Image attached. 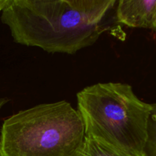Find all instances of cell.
Masks as SVG:
<instances>
[{"instance_id":"1","label":"cell","mask_w":156,"mask_h":156,"mask_svg":"<svg viewBox=\"0 0 156 156\" xmlns=\"http://www.w3.org/2000/svg\"><path fill=\"white\" fill-rule=\"evenodd\" d=\"M115 0H8L1 20L17 44L74 54L108 29Z\"/></svg>"},{"instance_id":"2","label":"cell","mask_w":156,"mask_h":156,"mask_svg":"<svg viewBox=\"0 0 156 156\" xmlns=\"http://www.w3.org/2000/svg\"><path fill=\"white\" fill-rule=\"evenodd\" d=\"M76 98L86 136L128 153L143 154L151 106L131 85L97 83L81 90Z\"/></svg>"},{"instance_id":"3","label":"cell","mask_w":156,"mask_h":156,"mask_svg":"<svg viewBox=\"0 0 156 156\" xmlns=\"http://www.w3.org/2000/svg\"><path fill=\"white\" fill-rule=\"evenodd\" d=\"M86 134L79 112L66 101L19 111L3 122L4 156H84Z\"/></svg>"},{"instance_id":"4","label":"cell","mask_w":156,"mask_h":156,"mask_svg":"<svg viewBox=\"0 0 156 156\" xmlns=\"http://www.w3.org/2000/svg\"><path fill=\"white\" fill-rule=\"evenodd\" d=\"M116 22L130 27L156 30V0H120L116 8Z\"/></svg>"},{"instance_id":"5","label":"cell","mask_w":156,"mask_h":156,"mask_svg":"<svg viewBox=\"0 0 156 156\" xmlns=\"http://www.w3.org/2000/svg\"><path fill=\"white\" fill-rule=\"evenodd\" d=\"M84 156H145L136 155L115 149L106 143L86 136Z\"/></svg>"},{"instance_id":"6","label":"cell","mask_w":156,"mask_h":156,"mask_svg":"<svg viewBox=\"0 0 156 156\" xmlns=\"http://www.w3.org/2000/svg\"><path fill=\"white\" fill-rule=\"evenodd\" d=\"M151 106L147 127L146 143L143 150L145 156H156V103L151 104Z\"/></svg>"},{"instance_id":"7","label":"cell","mask_w":156,"mask_h":156,"mask_svg":"<svg viewBox=\"0 0 156 156\" xmlns=\"http://www.w3.org/2000/svg\"><path fill=\"white\" fill-rule=\"evenodd\" d=\"M7 101H8L6 100V99H5V98L0 99V111H1L2 107L4 106V105H6V103H7ZM0 156H4V155H3V154H2V150H1V147H0Z\"/></svg>"},{"instance_id":"8","label":"cell","mask_w":156,"mask_h":156,"mask_svg":"<svg viewBox=\"0 0 156 156\" xmlns=\"http://www.w3.org/2000/svg\"><path fill=\"white\" fill-rule=\"evenodd\" d=\"M8 3V0H0V12L3 10Z\"/></svg>"}]
</instances>
